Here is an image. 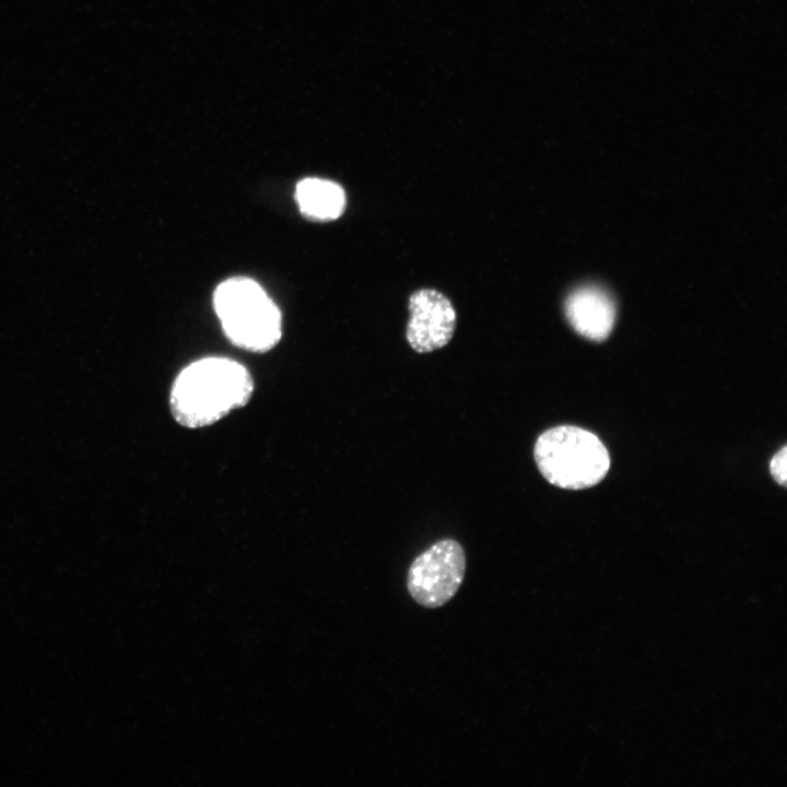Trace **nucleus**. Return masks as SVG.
Returning <instances> with one entry per match:
<instances>
[{
    "mask_svg": "<svg viewBox=\"0 0 787 787\" xmlns=\"http://www.w3.org/2000/svg\"><path fill=\"white\" fill-rule=\"evenodd\" d=\"M252 391L254 380L244 365L226 357H205L178 374L169 409L181 426L204 427L246 406Z\"/></svg>",
    "mask_w": 787,
    "mask_h": 787,
    "instance_id": "obj_1",
    "label": "nucleus"
},
{
    "mask_svg": "<svg viewBox=\"0 0 787 787\" xmlns=\"http://www.w3.org/2000/svg\"><path fill=\"white\" fill-rule=\"evenodd\" d=\"M295 199L302 214L315 221L338 219L345 208V193L334 181L308 177L301 180Z\"/></svg>",
    "mask_w": 787,
    "mask_h": 787,
    "instance_id": "obj_7",
    "label": "nucleus"
},
{
    "mask_svg": "<svg viewBox=\"0 0 787 787\" xmlns=\"http://www.w3.org/2000/svg\"><path fill=\"white\" fill-rule=\"evenodd\" d=\"M213 303L223 331L234 345L263 353L280 341L281 313L254 280L233 278L222 282L214 292Z\"/></svg>",
    "mask_w": 787,
    "mask_h": 787,
    "instance_id": "obj_3",
    "label": "nucleus"
},
{
    "mask_svg": "<svg viewBox=\"0 0 787 787\" xmlns=\"http://www.w3.org/2000/svg\"><path fill=\"white\" fill-rule=\"evenodd\" d=\"M466 553L454 539L436 541L411 563L407 588L413 600L427 609L439 608L458 592L466 573Z\"/></svg>",
    "mask_w": 787,
    "mask_h": 787,
    "instance_id": "obj_4",
    "label": "nucleus"
},
{
    "mask_svg": "<svg viewBox=\"0 0 787 787\" xmlns=\"http://www.w3.org/2000/svg\"><path fill=\"white\" fill-rule=\"evenodd\" d=\"M786 463H787V447L783 446L778 450L770 462V470L775 481L782 485H786Z\"/></svg>",
    "mask_w": 787,
    "mask_h": 787,
    "instance_id": "obj_8",
    "label": "nucleus"
},
{
    "mask_svg": "<svg viewBox=\"0 0 787 787\" xmlns=\"http://www.w3.org/2000/svg\"><path fill=\"white\" fill-rule=\"evenodd\" d=\"M533 458L542 477L552 485L580 490L596 485L610 468L602 442L591 432L559 425L539 435Z\"/></svg>",
    "mask_w": 787,
    "mask_h": 787,
    "instance_id": "obj_2",
    "label": "nucleus"
},
{
    "mask_svg": "<svg viewBox=\"0 0 787 787\" xmlns=\"http://www.w3.org/2000/svg\"><path fill=\"white\" fill-rule=\"evenodd\" d=\"M406 338L416 353L438 350L451 340L456 327L455 308L443 293L421 289L409 297Z\"/></svg>",
    "mask_w": 787,
    "mask_h": 787,
    "instance_id": "obj_5",
    "label": "nucleus"
},
{
    "mask_svg": "<svg viewBox=\"0 0 787 787\" xmlns=\"http://www.w3.org/2000/svg\"><path fill=\"white\" fill-rule=\"evenodd\" d=\"M565 314L576 332L596 341L609 336L615 318L611 298L592 286L574 291L566 299Z\"/></svg>",
    "mask_w": 787,
    "mask_h": 787,
    "instance_id": "obj_6",
    "label": "nucleus"
}]
</instances>
